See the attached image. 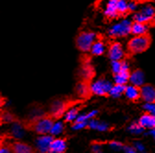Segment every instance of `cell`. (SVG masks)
Listing matches in <instances>:
<instances>
[{
    "label": "cell",
    "instance_id": "15",
    "mask_svg": "<svg viewBox=\"0 0 155 153\" xmlns=\"http://www.w3.org/2000/svg\"><path fill=\"white\" fill-rule=\"evenodd\" d=\"M130 75H131L130 69L128 67V65L127 63V60L125 59L124 67H123L122 71L119 72V73H117V74H114L113 76H114V82L115 83H117V84H127L129 81Z\"/></svg>",
    "mask_w": 155,
    "mask_h": 153
},
{
    "label": "cell",
    "instance_id": "29",
    "mask_svg": "<svg viewBox=\"0 0 155 153\" xmlns=\"http://www.w3.org/2000/svg\"><path fill=\"white\" fill-rule=\"evenodd\" d=\"M97 113H98V111H92V112H90L89 113H87V114H84V116H80L79 117H77V119H76L75 121H76V122L87 121L88 119L94 117Z\"/></svg>",
    "mask_w": 155,
    "mask_h": 153
},
{
    "label": "cell",
    "instance_id": "13",
    "mask_svg": "<svg viewBox=\"0 0 155 153\" xmlns=\"http://www.w3.org/2000/svg\"><path fill=\"white\" fill-rule=\"evenodd\" d=\"M54 137L53 135H40L36 140V144H37V149L41 152H50V145L52 143V141L54 140Z\"/></svg>",
    "mask_w": 155,
    "mask_h": 153
},
{
    "label": "cell",
    "instance_id": "18",
    "mask_svg": "<svg viewBox=\"0 0 155 153\" xmlns=\"http://www.w3.org/2000/svg\"><path fill=\"white\" fill-rule=\"evenodd\" d=\"M67 141L64 138H55L50 145V152L63 153L67 150Z\"/></svg>",
    "mask_w": 155,
    "mask_h": 153
},
{
    "label": "cell",
    "instance_id": "38",
    "mask_svg": "<svg viewBox=\"0 0 155 153\" xmlns=\"http://www.w3.org/2000/svg\"><path fill=\"white\" fill-rule=\"evenodd\" d=\"M154 1H155V0H154Z\"/></svg>",
    "mask_w": 155,
    "mask_h": 153
},
{
    "label": "cell",
    "instance_id": "7",
    "mask_svg": "<svg viewBox=\"0 0 155 153\" xmlns=\"http://www.w3.org/2000/svg\"><path fill=\"white\" fill-rule=\"evenodd\" d=\"M155 20V8L151 5H148L134 15L133 21L146 23L150 27L151 22Z\"/></svg>",
    "mask_w": 155,
    "mask_h": 153
},
{
    "label": "cell",
    "instance_id": "9",
    "mask_svg": "<svg viewBox=\"0 0 155 153\" xmlns=\"http://www.w3.org/2000/svg\"><path fill=\"white\" fill-rule=\"evenodd\" d=\"M108 56L112 61L127 59V52L124 51L123 46L119 42L113 41L108 47Z\"/></svg>",
    "mask_w": 155,
    "mask_h": 153
},
{
    "label": "cell",
    "instance_id": "36",
    "mask_svg": "<svg viewBox=\"0 0 155 153\" xmlns=\"http://www.w3.org/2000/svg\"><path fill=\"white\" fill-rule=\"evenodd\" d=\"M131 1H135L136 3H145V2L150 1V0H131Z\"/></svg>",
    "mask_w": 155,
    "mask_h": 153
},
{
    "label": "cell",
    "instance_id": "12",
    "mask_svg": "<svg viewBox=\"0 0 155 153\" xmlns=\"http://www.w3.org/2000/svg\"><path fill=\"white\" fill-rule=\"evenodd\" d=\"M141 100L147 103H155V87L151 84L141 86Z\"/></svg>",
    "mask_w": 155,
    "mask_h": 153
},
{
    "label": "cell",
    "instance_id": "27",
    "mask_svg": "<svg viewBox=\"0 0 155 153\" xmlns=\"http://www.w3.org/2000/svg\"><path fill=\"white\" fill-rule=\"evenodd\" d=\"M125 59H122V60H113L112 61V71H113V75L117 74V73H119V72L122 71V69L124 67Z\"/></svg>",
    "mask_w": 155,
    "mask_h": 153
},
{
    "label": "cell",
    "instance_id": "28",
    "mask_svg": "<svg viewBox=\"0 0 155 153\" xmlns=\"http://www.w3.org/2000/svg\"><path fill=\"white\" fill-rule=\"evenodd\" d=\"M64 130V124L63 123H60V122H58V123H55L54 124L52 129H51V132L50 134L51 135H58V134H60L62 133Z\"/></svg>",
    "mask_w": 155,
    "mask_h": 153
},
{
    "label": "cell",
    "instance_id": "21",
    "mask_svg": "<svg viewBox=\"0 0 155 153\" xmlns=\"http://www.w3.org/2000/svg\"><path fill=\"white\" fill-rule=\"evenodd\" d=\"M150 26L146 23L139 22V21H132L131 26V34L133 35H140L149 31Z\"/></svg>",
    "mask_w": 155,
    "mask_h": 153
},
{
    "label": "cell",
    "instance_id": "2",
    "mask_svg": "<svg viewBox=\"0 0 155 153\" xmlns=\"http://www.w3.org/2000/svg\"><path fill=\"white\" fill-rule=\"evenodd\" d=\"M85 100L78 99L74 100L69 97H60L54 99L49 105V113L54 118V120H58L62 116H65L66 112L71 109L72 107L82 103Z\"/></svg>",
    "mask_w": 155,
    "mask_h": 153
},
{
    "label": "cell",
    "instance_id": "32",
    "mask_svg": "<svg viewBox=\"0 0 155 153\" xmlns=\"http://www.w3.org/2000/svg\"><path fill=\"white\" fill-rule=\"evenodd\" d=\"M142 129H144V128L141 127V126L140 125L139 123H137V124H133V125L129 127V130H130L131 132H135V133H140V131H142Z\"/></svg>",
    "mask_w": 155,
    "mask_h": 153
},
{
    "label": "cell",
    "instance_id": "33",
    "mask_svg": "<svg viewBox=\"0 0 155 153\" xmlns=\"http://www.w3.org/2000/svg\"><path fill=\"white\" fill-rule=\"evenodd\" d=\"M109 144H110L112 147H114V148H123L124 146H125L123 143L117 142V141H111V142H109Z\"/></svg>",
    "mask_w": 155,
    "mask_h": 153
},
{
    "label": "cell",
    "instance_id": "20",
    "mask_svg": "<svg viewBox=\"0 0 155 153\" xmlns=\"http://www.w3.org/2000/svg\"><path fill=\"white\" fill-rule=\"evenodd\" d=\"M91 54L94 56L103 55L104 54V44L101 34H99V37L97 38V40L92 44L91 49Z\"/></svg>",
    "mask_w": 155,
    "mask_h": 153
},
{
    "label": "cell",
    "instance_id": "3",
    "mask_svg": "<svg viewBox=\"0 0 155 153\" xmlns=\"http://www.w3.org/2000/svg\"><path fill=\"white\" fill-rule=\"evenodd\" d=\"M151 41V35L149 31L140 35H135L127 44V58L146 52L150 48Z\"/></svg>",
    "mask_w": 155,
    "mask_h": 153
},
{
    "label": "cell",
    "instance_id": "25",
    "mask_svg": "<svg viewBox=\"0 0 155 153\" xmlns=\"http://www.w3.org/2000/svg\"><path fill=\"white\" fill-rule=\"evenodd\" d=\"M86 128H92V129H97L99 131H105V130H108V125L106 124L92 120L88 123V125Z\"/></svg>",
    "mask_w": 155,
    "mask_h": 153
},
{
    "label": "cell",
    "instance_id": "8",
    "mask_svg": "<svg viewBox=\"0 0 155 153\" xmlns=\"http://www.w3.org/2000/svg\"><path fill=\"white\" fill-rule=\"evenodd\" d=\"M113 85L104 78H101L96 82L91 83L92 93L99 96H110V90Z\"/></svg>",
    "mask_w": 155,
    "mask_h": 153
},
{
    "label": "cell",
    "instance_id": "4",
    "mask_svg": "<svg viewBox=\"0 0 155 153\" xmlns=\"http://www.w3.org/2000/svg\"><path fill=\"white\" fill-rule=\"evenodd\" d=\"M99 37V34H97L91 31H81L78 33L76 37V47L82 53H89L91 52V46L94 42Z\"/></svg>",
    "mask_w": 155,
    "mask_h": 153
},
{
    "label": "cell",
    "instance_id": "17",
    "mask_svg": "<svg viewBox=\"0 0 155 153\" xmlns=\"http://www.w3.org/2000/svg\"><path fill=\"white\" fill-rule=\"evenodd\" d=\"M117 2L118 0H108L106 9L104 11V16L108 21L119 18L117 11Z\"/></svg>",
    "mask_w": 155,
    "mask_h": 153
},
{
    "label": "cell",
    "instance_id": "1",
    "mask_svg": "<svg viewBox=\"0 0 155 153\" xmlns=\"http://www.w3.org/2000/svg\"><path fill=\"white\" fill-rule=\"evenodd\" d=\"M54 118L47 112L45 113L30 117L21 122V125L26 130L32 131L39 135H46L51 132V129L54 124Z\"/></svg>",
    "mask_w": 155,
    "mask_h": 153
},
{
    "label": "cell",
    "instance_id": "22",
    "mask_svg": "<svg viewBox=\"0 0 155 153\" xmlns=\"http://www.w3.org/2000/svg\"><path fill=\"white\" fill-rule=\"evenodd\" d=\"M83 108V104L80 103V104H78L74 107H72L71 109H69L66 114H65V120L64 122H72L73 120H76L77 117L79 116V112Z\"/></svg>",
    "mask_w": 155,
    "mask_h": 153
},
{
    "label": "cell",
    "instance_id": "26",
    "mask_svg": "<svg viewBox=\"0 0 155 153\" xmlns=\"http://www.w3.org/2000/svg\"><path fill=\"white\" fill-rule=\"evenodd\" d=\"M1 121L4 123H16L18 122V118L12 114L10 112L8 111H2V114H1Z\"/></svg>",
    "mask_w": 155,
    "mask_h": 153
},
{
    "label": "cell",
    "instance_id": "23",
    "mask_svg": "<svg viewBox=\"0 0 155 153\" xmlns=\"http://www.w3.org/2000/svg\"><path fill=\"white\" fill-rule=\"evenodd\" d=\"M117 11L119 18H125L129 14L133 13L129 8V4L127 2V0H118L117 2Z\"/></svg>",
    "mask_w": 155,
    "mask_h": 153
},
{
    "label": "cell",
    "instance_id": "14",
    "mask_svg": "<svg viewBox=\"0 0 155 153\" xmlns=\"http://www.w3.org/2000/svg\"><path fill=\"white\" fill-rule=\"evenodd\" d=\"M126 97L131 102H138L141 99V87L136 85H128L125 90Z\"/></svg>",
    "mask_w": 155,
    "mask_h": 153
},
{
    "label": "cell",
    "instance_id": "31",
    "mask_svg": "<svg viewBox=\"0 0 155 153\" xmlns=\"http://www.w3.org/2000/svg\"><path fill=\"white\" fill-rule=\"evenodd\" d=\"M143 108L145 111H147L152 114H155V103H146V104H144Z\"/></svg>",
    "mask_w": 155,
    "mask_h": 153
},
{
    "label": "cell",
    "instance_id": "37",
    "mask_svg": "<svg viewBox=\"0 0 155 153\" xmlns=\"http://www.w3.org/2000/svg\"><path fill=\"white\" fill-rule=\"evenodd\" d=\"M150 133L151 134V136L155 138V128H154V129H151V131H150Z\"/></svg>",
    "mask_w": 155,
    "mask_h": 153
},
{
    "label": "cell",
    "instance_id": "16",
    "mask_svg": "<svg viewBox=\"0 0 155 153\" xmlns=\"http://www.w3.org/2000/svg\"><path fill=\"white\" fill-rule=\"evenodd\" d=\"M140 125L144 129H154L155 128V114H152L149 112H145L140 116L139 122Z\"/></svg>",
    "mask_w": 155,
    "mask_h": 153
},
{
    "label": "cell",
    "instance_id": "24",
    "mask_svg": "<svg viewBox=\"0 0 155 153\" xmlns=\"http://www.w3.org/2000/svg\"><path fill=\"white\" fill-rule=\"evenodd\" d=\"M127 85L126 84H117L115 83L114 85H113L111 90H110V95L114 97H118L122 94H125V90H126Z\"/></svg>",
    "mask_w": 155,
    "mask_h": 153
},
{
    "label": "cell",
    "instance_id": "11",
    "mask_svg": "<svg viewBox=\"0 0 155 153\" xmlns=\"http://www.w3.org/2000/svg\"><path fill=\"white\" fill-rule=\"evenodd\" d=\"M6 146L8 147L10 151L14 152V153H31V152H36L38 150V149H35L32 147H31L29 144H26L24 142L18 141V140H15L11 143L9 142Z\"/></svg>",
    "mask_w": 155,
    "mask_h": 153
},
{
    "label": "cell",
    "instance_id": "30",
    "mask_svg": "<svg viewBox=\"0 0 155 153\" xmlns=\"http://www.w3.org/2000/svg\"><path fill=\"white\" fill-rule=\"evenodd\" d=\"M88 125L87 121H81V122H74L72 124V128L73 129H81V128H86Z\"/></svg>",
    "mask_w": 155,
    "mask_h": 153
},
{
    "label": "cell",
    "instance_id": "6",
    "mask_svg": "<svg viewBox=\"0 0 155 153\" xmlns=\"http://www.w3.org/2000/svg\"><path fill=\"white\" fill-rule=\"evenodd\" d=\"M131 26H132V21L125 20L117 24L114 25L108 31V35L111 39L126 37L128 34H131Z\"/></svg>",
    "mask_w": 155,
    "mask_h": 153
},
{
    "label": "cell",
    "instance_id": "19",
    "mask_svg": "<svg viewBox=\"0 0 155 153\" xmlns=\"http://www.w3.org/2000/svg\"><path fill=\"white\" fill-rule=\"evenodd\" d=\"M129 82L133 85L141 87L144 84V73H143V71L140 68L135 69L130 75Z\"/></svg>",
    "mask_w": 155,
    "mask_h": 153
},
{
    "label": "cell",
    "instance_id": "35",
    "mask_svg": "<svg viewBox=\"0 0 155 153\" xmlns=\"http://www.w3.org/2000/svg\"><path fill=\"white\" fill-rule=\"evenodd\" d=\"M92 150L93 151H96V152H98V151H101V145L99 143H97V144H94V142L92 143Z\"/></svg>",
    "mask_w": 155,
    "mask_h": 153
},
{
    "label": "cell",
    "instance_id": "34",
    "mask_svg": "<svg viewBox=\"0 0 155 153\" xmlns=\"http://www.w3.org/2000/svg\"><path fill=\"white\" fill-rule=\"evenodd\" d=\"M123 149L125 151H127V152H136V151H137V148H134L132 146H126V145L124 146Z\"/></svg>",
    "mask_w": 155,
    "mask_h": 153
},
{
    "label": "cell",
    "instance_id": "5",
    "mask_svg": "<svg viewBox=\"0 0 155 153\" xmlns=\"http://www.w3.org/2000/svg\"><path fill=\"white\" fill-rule=\"evenodd\" d=\"M81 67L78 70V79L80 80L91 82L96 75V71L91 63V57L87 53H84V54L81 56Z\"/></svg>",
    "mask_w": 155,
    "mask_h": 153
},
{
    "label": "cell",
    "instance_id": "10",
    "mask_svg": "<svg viewBox=\"0 0 155 153\" xmlns=\"http://www.w3.org/2000/svg\"><path fill=\"white\" fill-rule=\"evenodd\" d=\"M75 90L77 96L82 100H88L93 95L91 90V82L84 80H78Z\"/></svg>",
    "mask_w": 155,
    "mask_h": 153
}]
</instances>
